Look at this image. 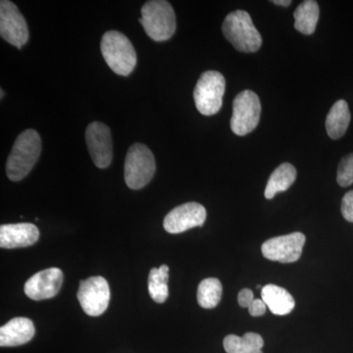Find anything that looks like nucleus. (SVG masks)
I'll use <instances>...</instances> for the list:
<instances>
[{"mask_svg":"<svg viewBox=\"0 0 353 353\" xmlns=\"http://www.w3.org/2000/svg\"><path fill=\"white\" fill-rule=\"evenodd\" d=\"M294 28L301 34H312L320 17L319 4L315 0L301 2L294 12Z\"/></svg>","mask_w":353,"mask_h":353,"instance_id":"18","label":"nucleus"},{"mask_svg":"<svg viewBox=\"0 0 353 353\" xmlns=\"http://www.w3.org/2000/svg\"><path fill=\"white\" fill-rule=\"evenodd\" d=\"M125 182L132 190H141L152 181L155 165L153 153L143 143H134L128 150L124 166Z\"/></svg>","mask_w":353,"mask_h":353,"instance_id":"5","label":"nucleus"},{"mask_svg":"<svg viewBox=\"0 0 353 353\" xmlns=\"http://www.w3.org/2000/svg\"><path fill=\"white\" fill-rule=\"evenodd\" d=\"M336 182L343 188L350 187L353 183V153L345 155L341 160L336 173Z\"/></svg>","mask_w":353,"mask_h":353,"instance_id":"23","label":"nucleus"},{"mask_svg":"<svg viewBox=\"0 0 353 353\" xmlns=\"http://www.w3.org/2000/svg\"><path fill=\"white\" fill-rule=\"evenodd\" d=\"M350 115L347 102L341 99L332 106L326 118L327 134L332 139H341L350 126Z\"/></svg>","mask_w":353,"mask_h":353,"instance_id":"17","label":"nucleus"},{"mask_svg":"<svg viewBox=\"0 0 353 353\" xmlns=\"http://www.w3.org/2000/svg\"><path fill=\"white\" fill-rule=\"evenodd\" d=\"M63 273L59 268L46 269L26 282L25 294L32 301L52 299L61 289Z\"/></svg>","mask_w":353,"mask_h":353,"instance_id":"13","label":"nucleus"},{"mask_svg":"<svg viewBox=\"0 0 353 353\" xmlns=\"http://www.w3.org/2000/svg\"><path fill=\"white\" fill-rule=\"evenodd\" d=\"M296 169L294 165L283 163L271 174L265 189V197L272 199L279 192H285L296 182Z\"/></svg>","mask_w":353,"mask_h":353,"instance_id":"19","label":"nucleus"},{"mask_svg":"<svg viewBox=\"0 0 353 353\" xmlns=\"http://www.w3.org/2000/svg\"><path fill=\"white\" fill-rule=\"evenodd\" d=\"M262 301L266 303L273 314L287 315L296 306V301L287 290L276 285H266L262 288Z\"/></svg>","mask_w":353,"mask_h":353,"instance_id":"16","label":"nucleus"},{"mask_svg":"<svg viewBox=\"0 0 353 353\" xmlns=\"http://www.w3.org/2000/svg\"><path fill=\"white\" fill-rule=\"evenodd\" d=\"M222 284L218 279H205L199 285L197 301L202 308H214L222 299Z\"/></svg>","mask_w":353,"mask_h":353,"instance_id":"22","label":"nucleus"},{"mask_svg":"<svg viewBox=\"0 0 353 353\" xmlns=\"http://www.w3.org/2000/svg\"><path fill=\"white\" fill-rule=\"evenodd\" d=\"M304 243L305 236L299 232L276 236L265 241L262 245V254L265 259L271 261L294 263L301 259Z\"/></svg>","mask_w":353,"mask_h":353,"instance_id":"10","label":"nucleus"},{"mask_svg":"<svg viewBox=\"0 0 353 353\" xmlns=\"http://www.w3.org/2000/svg\"><path fill=\"white\" fill-rule=\"evenodd\" d=\"M341 214L348 222L353 223V190L343 196L341 201Z\"/></svg>","mask_w":353,"mask_h":353,"instance_id":"24","label":"nucleus"},{"mask_svg":"<svg viewBox=\"0 0 353 353\" xmlns=\"http://www.w3.org/2000/svg\"><path fill=\"white\" fill-rule=\"evenodd\" d=\"M227 353H263L264 341L259 334L246 333L243 336L229 334L223 341Z\"/></svg>","mask_w":353,"mask_h":353,"instance_id":"20","label":"nucleus"},{"mask_svg":"<svg viewBox=\"0 0 353 353\" xmlns=\"http://www.w3.org/2000/svg\"><path fill=\"white\" fill-rule=\"evenodd\" d=\"M77 297L88 315L92 317L101 315L108 309L110 301L108 281L101 276L81 281Z\"/></svg>","mask_w":353,"mask_h":353,"instance_id":"8","label":"nucleus"},{"mask_svg":"<svg viewBox=\"0 0 353 353\" xmlns=\"http://www.w3.org/2000/svg\"><path fill=\"white\" fill-rule=\"evenodd\" d=\"M101 50L114 73L127 77L134 71L138 61L137 52L130 39L122 32H105L101 39Z\"/></svg>","mask_w":353,"mask_h":353,"instance_id":"3","label":"nucleus"},{"mask_svg":"<svg viewBox=\"0 0 353 353\" xmlns=\"http://www.w3.org/2000/svg\"><path fill=\"white\" fill-rule=\"evenodd\" d=\"M226 90V80L217 71H206L197 81L194 90V103L199 113L212 116L219 112Z\"/></svg>","mask_w":353,"mask_h":353,"instance_id":"6","label":"nucleus"},{"mask_svg":"<svg viewBox=\"0 0 353 353\" xmlns=\"http://www.w3.org/2000/svg\"><path fill=\"white\" fill-rule=\"evenodd\" d=\"M272 3L276 4V6L288 7L292 4L290 0H273Z\"/></svg>","mask_w":353,"mask_h":353,"instance_id":"27","label":"nucleus"},{"mask_svg":"<svg viewBox=\"0 0 353 353\" xmlns=\"http://www.w3.org/2000/svg\"><path fill=\"white\" fill-rule=\"evenodd\" d=\"M222 32L225 38L241 52H256L261 48V34L246 11L236 10L228 14L223 22Z\"/></svg>","mask_w":353,"mask_h":353,"instance_id":"2","label":"nucleus"},{"mask_svg":"<svg viewBox=\"0 0 353 353\" xmlns=\"http://www.w3.org/2000/svg\"><path fill=\"white\" fill-rule=\"evenodd\" d=\"M39 231L36 225L31 223H18L0 226V248H27L38 241Z\"/></svg>","mask_w":353,"mask_h":353,"instance_id":"14","label":"nucleus"},{"mask_svg":"<svg viewBox=\"0 0 353 353\" xmlns=\"http://www.w3.org/2000/svg\"><path fill=\"white\" fill-rule=\"evenodd\" d=\"M3 97V90H1V99Z\"/></svg>","mask_w":353,"mask_h":353,"instance_id":"28","label":"nucleus"},{"mask_svg":"<svg viewBox=\"0 0 353 353\" xmlns=\"http://www.w3.org/2000/svg\"><path fill=\"white\" fill-rule=\"evenodd\" d=\"M0 36L19 50L29 41V29L24 16L8 0L0 1Z\"/></svg>","mask_w":353,"mask_h":353,"instance_id":"9","label":"nucleus"},{"mask_svg":"<svg viewBox=\"0 0 353 353\" xmlns=\"http://www.w3.org/2000/svg\"><path fill=\"white\" fill-rule=\"evenodd\" d=\"M169 267L162 265L160 268H153L148 276V292L150 297L157 303H163L168 299Z\"/></svg>","mask_w":353,"mask_h":353,"instance_id":"21","label":"nucleus"},{"mask_svg":"<svg viewBox=\"0 0 353 353\" xmlns=\"http://www.w3.org/2000/svg\"><path fill=\"white\" fill-rule=\"evenodd\" d=\"M206 209L197 202H188L176 206L165 217V231L170 234H181L192 228L201 227L206 220Z\"/></svg>","mask_w":353,"mask_h":353,"instance_id":"12","label":"nucleus"},{"mask_svg":"<svg viewBox=\"0 0 353 353\" xmlns=\"http://www.w3.org/2000/svg\"><path fill=\"white\" fill-rule=\"evenodd\" d=\"M85 141L95 166L108 168L113 158L112 136L109 127L101 122L90 123L85 130Z\"/></svg>","mask_w":353,"mask_h":353,"instance_id":"11","label":"nucleus"},{"mask_svg":"<svg viewBox=\"0 0 353 353\" xmlns=\"http://www.w3.org/2000/svg\"><path fill=\"white\" fill-rule=\"evenodd\" d=\"M139 23L153 41H168L176 32L175 11L168 1L150 0L141 8Z\"/></svg>","mask_w":353,"mask_h":353,"instance_id":"4","label":"nucleus"},{"mask_svg":"<svg viewBox=\"0 0 353 353\" xmlns=\"http://www.w3.org/2000/svg\"><path fill=\"white\" fill-rule=\"evenodd\" d=\"M254 301V296H253V292L252 290L243 289L239 292L238 301L239 304L243 308H248L252 301Z\"/></svg>","mask_w":353,"mask_h":353,"instance_id":"26","label":"nucleus"},{"mask_svg":"<svg viewBox=\"0 0 353 353\" xmlns=\"http://www.w3.org/2000/svg\"><path fill=\"white\" fill-rule=\"evenodd\" d=\"M41 152V139L36 130L21 132L7 158L6 174L13 182L23 180L38 162Z\"/></svg>","mask_w":353,"mask_h":353,"instance_id":"1","label":"nucleus"},{"mask_svg":"<svg viewBox=\"0 0 353 353\" xmlns=\"http://www.w3.org/2000/svg\"><path fill=\"white\" fill-rule=\"evenodd\" d=\"M260 115L261 103L259 95L252 90H243L234 99L232 131L236 136H246L259 126Z\"/></svg>","mask_w":353,"mask_h":353,"instance_id":"7","label":"nucleus"},{"mask_svg":"<svg viewBox=\"0 0 353 353\" xmlns=\"http://www.w3.org/2000/svg\"><path fill=\"white\" fill-rule=\"evenodd\" d=\"M266 303L262 299H256L250 304V307H248V312L253 317H260V316L264 315L265 312H266Z\"/></svg>","mask_w":353,"mask_h":353,"instance_id":"25","label":"nucleus"},{"mask_svg":"<svg viewBox=\"0 0 353 353\" xmlns=\"http://www.w3.org/2000/svg\"><path fill=\"white\" fill-rule=\"evenodd\" d=\"M36 329L32 320L14 318L0 328V345L2 347H19L34 338Z\"/></svg>","mask_w":353,"mask_h":353,"instance_id":"15","label":"nucleus"}]
</instances>
